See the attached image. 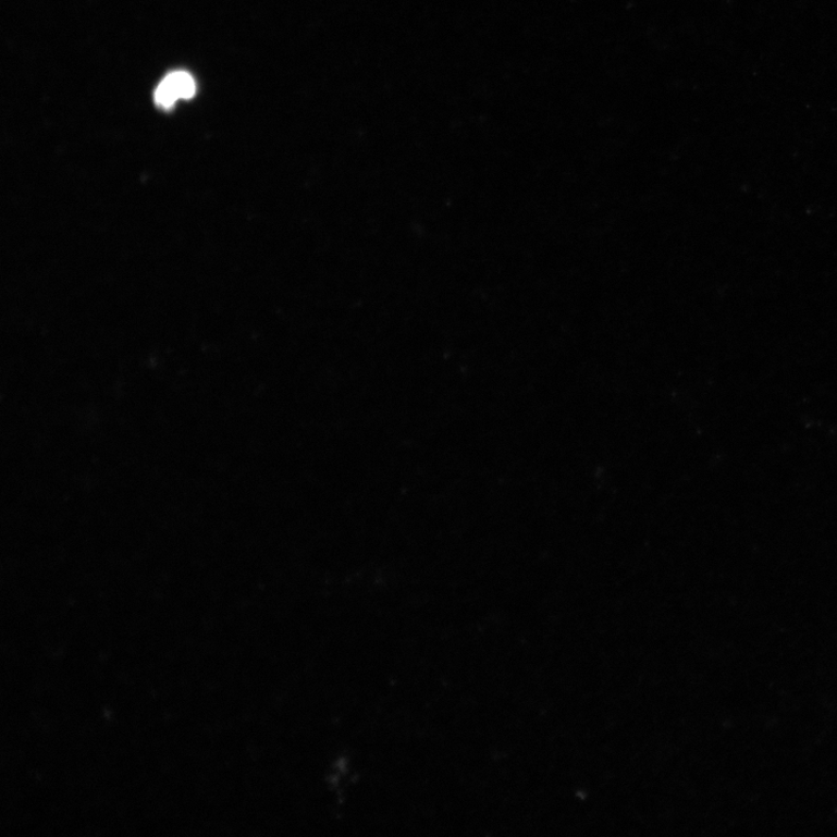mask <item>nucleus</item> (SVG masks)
I'll use <instances>...</instances> for the list:
<instances>
[{
    "label": "nucleus",
    "instance_id": "nucleus-1",
    "mask_svg": "<svg viewBox=\"0 0 837 837\" xmlns=\"http://www.w3.org/2000/svg\"><path fill=\"white\" fill-rule=\"evenodd\" d=\"M196 93L194 78L186 73H174L168 75L159 85L156 93L158 104L163 108H170L175 104L180 98L189 99Z\"/></svg>",
    "mask_w": 837,
    "mask_h": 837
}]
</instances>
